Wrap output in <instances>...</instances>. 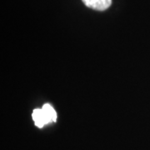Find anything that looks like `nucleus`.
Wrapping results in <instances>:
<instances>
[{
    "label": "nucleus",
    "mask_w": 150,
    "mask_h": 150,
    "mask_svg": "<svg viewBox=\"0 0 150 150\" xmlns=\"http://www.w3.org/2000/svg\"><path fill=\"white\" fill-rule=\"evenodd\" d=\"M32 118L35 126L42 129L48 123H54L48 112L43 108H35L32 112Z\"/></svg>",
    "instance_id": "nucleus-1"
},
{
    "label": "nucleus",
    "mask_w": 150,
    "mask_h": 150,
    "mask_svg": "<svg viewBox=\"0 0 150 150\" xmlns=\"http://www.w3.org/2000/svg\"><path fill=\"white\" fill-rule=\"evenodd\" d=\"M83 4L96 11H105L111 6L112 0H82Z\"/></svg>",
    "instance_id": "nucleus-2"
},
{
    "label": "nucleus",
    "mask_w": 150,
    "mask_h": 150,
    "mask_svg": "<svg viewBox=\"0 0 150 150\" xmlns=\"http://www.w3.org/2000/svg\"><path fill=\"white\" fill-rule=\"evenodd\" d=\"M42 108L44 109V110L49 114V116L51 117V118H52V120H53L54 123H55V122L57 121V117H58V116H57V112H56L55 109L53 108L52 105H50V104H48V103H45V104H43V105Z\"/></svg>",
    "instance_id": "nucleus-3"
}]
</instances>
